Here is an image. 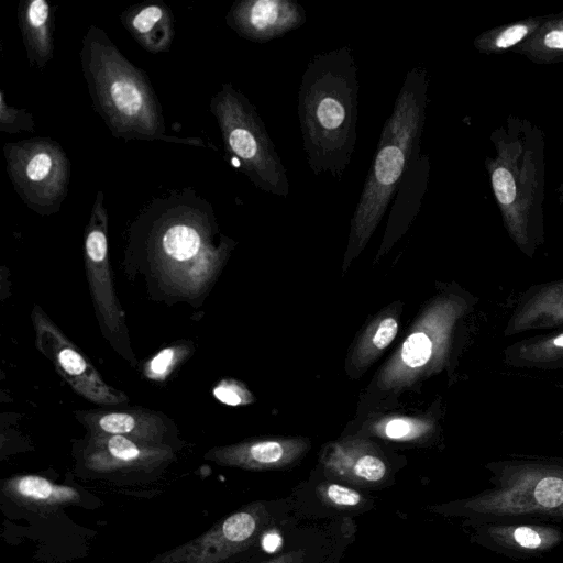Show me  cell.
Listing matches in <instances>:
<instances>
[{
    "instance_id": "484cf974",
    "label": "cell",
    "mask_w": 563,
    "mask_h": 563,
    "mask_svg": "<svg viewBox=\"0 0 563 563\" xmlns=\"http://www.w3.org/2000/svg\"><path fill=\"white\" fill-rule=\"evenodd\" d=\"M432 429V423L422 418L388 416L373 421L368 431L379 438L409 442L422 439Z\"/></svg>"
},
{
    "instance_id": "8fae6325",
    "label": "cell",
    "mask_w": 563,
    "mask_h": 563,
    "mask_svg": "<svg viewBox=\"0 0 563 563\" xmlns=\"http://www.w3.org/2000/svg\"><path fill=\"white\" fill-rule=\"evenodd\" d=\"M32 321L37 349L51 360L59 375L75 391L100 405H119L128 400L124 393L108 385L91 363L38 308L34 307Z\"/></svg>"
},
{
    "instance_id": "44dd1931",
    "label": "cell",
    "mask_w": 563,
    "mask_h": 563,
    "mask_svg": "<svg viewBox=\"0 0 563 563\" xmlns=\"http://www.w3.org/2000/svg\"><path fill=\"white\" fill-rule=\"evenodd\" d=\"M429 156L420 154L405 172L397 188L389 216L386 240L390 243L401 234L413 220L428 187Z\"/></svg>"
},
{
    "instance_id": "8992f818",
    "label": "cell",
    "mask_w": 563,
    "mask_h": 563,
    "mask_svg": "<svg viewBox=\"0 0 563 563\" xmlns=\"http://www.w3.org/2000/svg\"><path fill=\"white\" fill-rule=\"evenodd\" d=\"M492 486L439 507L468 526L563 520V466L515 465L494 471Z\"/></svg>"
},
{
    "instance_id": "d6986e66",
    "label": "cell",
    "mask_w": 563,
    "mask_h": 563,
    "mask_svg": "<svg viewBox=\"0 0 563 563\" xmlns=\"http://www.w3.org/2000/svg\"><path fill=\"white\" fill-rule=\"evenodd\" d=\"M80 420L91 433L123 435L148 444H162L166 431L163 419L145 410L85 412Z\"/></svg>"
},
{
    "instance_id": "4316f807",
    "label": "cell",
    "mask_w": 563,
    "mask_h": 563,
    "mask_svg": "<svg viewBox=\"0 0 563 563\" xmlns=\"http://www.w3.org/2000/svg\"><path fill=\"white\" fill-rule=\"evenodd\" d=\"M188 347L174 345L159 351L145 366V375L153 380H164L185 358Z\"/></svg>"
},
{
    "instance_id": "2e32d148",
    "label": "cell",
    "mask_w": 563,
    "mask_h": 563,
    "mask_svg": "<svg viewBox=\"0 0 563 563\" xmlns=\"http://www.w3.org/2000/svg\"><path fill=\"white\" fill-rule=\"evenodd\" d=\"M305 438H269L240 442L211 449L206 459L220 465L250 471L287 467L309 450Z\"/></svg>"
},
{
    "instance_id": "ba28073f",
    "label": "cell",
    "mask_w": 563,
    "mask_h": 563,
    "mask_svg": "<svg viewBox=\"0 0 563 563\" xmlns=\"http://www.w3.org/2000/svg\"><path fill=\"white\" fill-rule=\"evenodd\" d=\"M7 173L22 201L48 216L59 211L68 194L70 163L51 137H31L3 145Z\"/></svg>"
},
{
    "instance_id": "7402d4cb",
    "label": "cell",
    "mask_w": 563,
    "mask_h": 563,
    "mask_svg": "<svg viewBox=\"0 0 563 563\" xmlns=\"http://www.w3.org/2000/svg\"><path fill=\"white\" fill-rule=\"evenodd\" d=\"M3 490L14 501L38 510L59 508L80 498L74 487L55 484L38 475L12 477L4 483Z\"/></svg>"
},
{
    "instance_id": "4fadbf2b",
    "label": "cell",
    "mask_w": 563,
    "mask_h": 563,
    "mask_svg": "<svg viewBox=\"0 0 563 563\" xmlns=\"http://www.w3.org/2000/svg\"><path fill=\"white\" fill-rule=\"evenodd\" d=\"M306 10L291 0H240L225 15L227 25L239 36L266 43L306 23Z\"/></svg>"
},
{
    "instance_id": "83f0119b",
    "label": "cell",
    "mask_w": 563,
    "mask_h": 563,
    "mask_svg": "<svg viewBox=\"0 0 563 563\" xmlns=\"http://www.w3.org/2000/svg\"><path fill=\"white\" fill-rule=\"evenodd\" d=\"M35 121L26 109H18L7 103L4 91H0V131L7 133L33 132Z\"/></svg>"
},
{
    "instance_id": "f546056e",
    "label": "cell",
    "mask_w": 563,
    "mask_h": 563,
    "mask_svg": "<svg viewBox=\"0 0 563 563\" xmlns=\"http://www.w3.org/2000/svg\"><path fill=\"white\" fill-rule=\"evenodd\" d=\"M214 397L230 406L247 405L254 401L253 395L235 379H223L213 388Z\"/></svg>"
},
{
    "instance_id": "277c9868",
    "label": "cell",
    "mask_w": 563,
    "mask_h": 563,
    "mask_svg": "<svg viewBox=\"0 0 563 563\" xmlns=\"http://www.w3.org/2000/svg\"><path fill=\"white\" fill-rule=\"evenodd\" d=\"M428 89L426 68L418 66L407 71L393 110L383 125L373 163L351 219L346 262L366 246L405 172L421 154Z\"/></svg>"
},
{
    "instance_id": "6da1fadb",
    "label": "cell",
    "mask_w": 563,
    "mask_h": 563,
    "mask_svg": "<svg viewBox=\"0 0 563 563\" xmlns=\"http://www.w3.org/2000/svg\"><path fill=\"white\" fill-rule=\"evenodd\" d=\"M358 68L347 45L312 56L298 90L302 148L316 176L341 179L357 141Z\"/></svg>"
},
{
    "instance_id": "d6a6232c",
    "label": "cell",
    "mask_w": 563,
    "mask_h": 563,
    "mask_svg": "<svg viewBox=\"0 0 563 563\" xmlns=\"http://www.w3.org/2000/svg\"><path fill=\"white\" fill-rule=\"evenodd\" d=\"M554 344L556 346H562L563 347V334L559 335L558 338L554 339Z\"/></svg>"
},
{
    "instance_id": "cb8c5ba5",
    "label": "cell",
    "mask_w": 563,
    "mask_h": 563,
    "mask_svg": "<svg viewBox=\"0 0 563 563\" xmlns=\"http://www.w3.org/2000/svg\"><path fill=\"white\" fill-rule=\"evenodd\" d=\"M543 16H528L501 24L478 34L474 47L482 54H504L514 51L538 29Z\"/></svg>"
},
{
    "instance_id": "ac0fdd59",
    "label": "cell",
    "mask_w": 563,
    "mask_h": 563,
    "mask_svg": "<svg viewBox=\"0 0 563 563\" xmlns=\"http://www.w3.org/2000/svg\"><path fill=\"white\" fill-rule=\"evenodd\" d=\"M120 21L146 52H169L175 29L173 13L164 2L147 0L133 4L120 14Z\"/></svg>"
},
{
    "instance_id": "7a4b0ae2",
    "label": "cell",
    "mask_w": 563,
    "mask_h": 563,
    "mask_svg": "<svg viewBox=\"0 0 563 563\" xmlns=\"http://www.w3.org/2000/svg\"><path fill=\"white\" fill-rule=\"evenodd\" d=\"M154 264L184 291L211 280L231 246L219 233L212 206L192 188L168 190L147 202L133 223Z\"/></svg>"
},
{
    "instance_id": "9c48e42d",
    "label": "cell",
    "mask_w": 563,
    "mask_h": 563,
    "mask_svg": "<svg viewBox=\"0 0 563 563\" xmlns=\"http://www.w3.org/2000/svg\"><path fill=\"white\" fill-rule=\"evenodd\" d=\"M279 520L277 510L268 504H250L152 563H222L255 545Z\"/></svg>"
},
{
    "instance_id": "f1b7e54d",
    "label": "cell",
    "mask_w": 563,
    "mask_h": 563,
    "mask_svg": "<svg viewBox=\"0 0 563 563\" xmlns=\"http://www.w3.org/2000/svg\"><path fill=\"white\" fill-rule=\"evenodd\" d=\"M321 501L340 509L356 508L364 497L356 489L336 483H323L318 487Z\"/></svg>"
},
{
    "instance_id": "ffe728a7",
    "label": "cell",
    "mask_w": 563,
    "mask_h": 563,
    "mask_svg": "<svg viewBox=\"0 0 563 563\" xmlns=\"http://www.w3.org/2000/svg\"><path fill=\"white\" fill-rule=\"evenodd\" d=\"M18 23L29 64L43 71L54 57V9L46 0H21Z\"/></svg>"
},
{
    "instance_id": "52a82bcc",
    "label": "cell",
    "mask_w": 563,
    "mask_h": 563,
    "mask_svg": "<svg viewBox=\"0 0 563 563\" xmlns=\"http://www.w3.org/2000/svg\"><path fill=\"white\" fill-rule=\"evenodd\" d=\"M227 155L264 192L286 198L289 180L269 134L247 97L223 82L210 101Z\"/></svg>"
},
{
    "instance_id": "9a60e30c",
    "label": "cell",
    "mask_w": 563,
    "mask_h": 563,
    "mask_svg": "<svg viewBox=\"0 0 563 563\" xmlns=\"http://www.w3.org/2000/svg\"><path fill=\"white\" fill-rule=\"evenodd\" d=\"M170 457V449L163 444H148L123 435L96 433H91L85 453L87 467L98 473L147 471Z\"/></svg>"
},
{
    "instance_id": "e0dca14e",
    "label": "cell",
    "mask_w": 563,
    "mask_h": 563,
    "mask_svg": "<svg viewBox=\"0 0 563 563\" xmlns=\"http://www.w3.org/2000/svg\"><path fill=\"white\" fill-rule=\"evenodd\" d=\"M322 463L328 476L360 486L378 484L388 472L377 448L363 439L332 443Z\"/></svg>"
},
{
    "instance_id": "1f68e13d",
    "label": "cell",
    "mask_w": 563,
    "mask_h": 563,
    "mask_svg": "<svg viewBox=\"0 0 563 563\" xmlns=\"http://www.w3.org/2000/svg\"><path fill=\"white\" fill-rule=\"evenodd\" d=\"M558 197H559V203H563V181L560 184V186L556 189Z\"/></svg>"
},
{
    "instance_id": "5bb4252c",
    "label": "cell",
    "mask_w": 563,
    "mask_h": 563,
    "mask_svg": "<svg viewBox=\"0 0 563 563\" xmlns=\"http://www.w3.org/2000/svg\"><path fill=\"white\" fill-rule=\"evenodd\" d=\"M472 528L475 543L514 560L543 556L563 541L561 529L551 523L487 522Z\"/></svg>"
},
{
    "instance_id": "4dcf8cb0",
    "label": "cell",
    "mask_w": 563,
    "mask_h": 563,
    "mask_svg": "<svg viewBox=\"0 0 563 563\" xmlns=\"http://www.w3.org/2000/svg\"><path fill=\"white\" fill-rule=\"evenodd\" d=\"M263 563H321L319 553L307 547L286 550Z\"/></svg>"
},
{
    "instance_id": "7c38bea8",
    "label": "cell",
    "mask_w": 563,
    "mask_h": 563,
    "mask_svg": "<svg viewBox=\"0 0 563 563\" xmlns=\"http://www.w3.org/2000/svg\"><path fill=\"white\" fill-rule=\"evenodd\" d=\"M108 211L104 194L98 190L85 230V263L97 311L111 332L124 327V312L118 301L108 257Z\"/></svg>"
},
{
    "instance_id": "3957f363",
    "label": "cell",
    "mask_w": 563,
    "mask_h": 563,
    "mask_svg": "<svg viewBox=\"0 0 563 563\" xmlns=\"http://www.w3.org/2000/svg\"><path fill=\"white\" fill-rule=\"evenodd\" d=\"M79 58L92 108L113 136L207 146L199 137L167 135L162 106L148 77L125 58L102 29L88 27Z\"/></svg>"
},
{
    "instance_id": "5b68a950",
    "label": "cell",
    "mask_w": 563,
    "mask_h": 563,
    "mask_svg": "<svg viewBox=\"0 0 563 563\" xmlns=\"http://www.w3.org/2000/svg\"><path fill=\"white\" fill-rule=\"evenodd\" d=\"M495 148L485 159L490 187L510 233L519 240L542 221L545 198L544 132L528 119L509 114L490 133Z\"/></svg>"
},
{
    "instance_id": "603a6c76",
    "label": "cell",
    "mask_w": 563,
    "mask_h": 563,
    "mask_svg": "<svg viewBox=\"0 0 563 563\" xmlns=\"http://www.w3.org/2000/svg\"><path fill=\"white\" fill-rule=\"evenodd\" d=\"M512 52L530 62L549 65L563 62V11L544 15L538 29Z\"/></svg>"
},
{
    "instance_id": "d4e9b609",
    "label": "cell",
    "mask_w": 563,
    "mask_h": 563,
    "mask_svg": "<svg viewBox=\"0 0 563 563\" xmlns=\"http://www.w3.org/2000/svg\"><path fill=\"white\" fill-rule=\"evenodd\" d=\"M398 328L397 317L391 312L380 314L373 320L352 353V365L356 368L368 367L394 341Z\"/></svg>"
},
{
    "instance_id": "30bf717a",
    "label": "cell",
    "mask_w": 563,
    "mask_h": 563,
    "mask_svg": "<svg viewBox=\"0 0 563 563\" xmlns=\"http://www.w3.org/2000/svg\"><path fill=\"white\" fill-rule=\"evenodd\" d=\"M451 312L449 305L439 302L420 314L379 373L377 384L383 390L408 387L435 367L444 349Z\"/></svg>"
}]
</instances>
